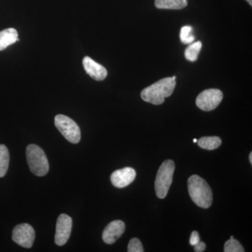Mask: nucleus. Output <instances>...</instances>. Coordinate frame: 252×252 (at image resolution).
Masks as SVG:
<instances>
[{"instance_id": "nucleus-1", "label": "nucleus", "mask_w": 252, "mask_h": 252, "mask_svg": "<svg viewBox=\"0 0 252 252\" xmlns=\"http://www.w3.org/2000/svg\"><path fill=\"white\" fill-rule=\"evenodd\" d=\"M176 81L172 77L164 78L146 88L141 93V97L145 102L159 105L163 103L175 90Z\"/></svg>"}, {"instance_id": "nucleus-2", "label": "nucleus", "mask_w": 252, "mask_h": 252, "mask_svg": "<svg viewBox=\"0 0 252 252\" xmlns=\"http://www.w3.org/2000/svg\"><path fill=\"white\" fill-rule=\"evenodd\" d=\"M189 195L195 205L207 209L212 205L213 195L206 181L198 175H192L188 180Z\"/></svg>"}, {"instance_id": "nucleus-3", "label": "nucleus", "mask_w": 252, "mask_h": 252, "mask_svg": "<svg viewBox=\"0 0 252 252\" xmlns=\"http://www.w3.org/2000/svg\"><path fill=\"white\" fill-rule=\"evenodd\" d=\"M26 157L31 172L38 177L45 176L49 172L47 158L42 149L35 144H30L26 149Z\"/></svg>"}, {"instance_id": "nucleus-4", "label": "nucleus", "mask_w": 252, "mask_h": 252, "mask_svg": "<svg viewBox=\"0 0 252 252\" xmlns=\"http://www.w3.org/2000/svg\"><path fill=\"white\" fill-rule=\"evenodd\" d=\"M175 169V162L172 160H165L160 165L155 181V190L158 198L163 199L167 196L172 185Z\"/></svg>"}, {"instance_id": "nucleus-5", "label": "nucleus", "mask_w": 252, "mask_h": 252, "mask_svg": "<svg viewBox=\"0 0 252 252\" xmlns=\"http://www.w3.org/2000/svg\"><path fill=\"white\" fill-rule=\"evenodd\" d=\"M55 126L63 137L72 144L81 140V130L77 123L67 116L59 114L55 117Z\"/></svg>"}, {"instance_id": "nucleus-6", "label": "nucleus", "mask_w": 252, "mask_h": 252, "mask_svg": "<svg viewBox=\"0 0 252 252\" xmlns=\"http://www.w3.org/2000/svg\"><path fill=\"white\" fill-rule=\"evenodd\" d=\"M223 99V93L219 89H207L200 93L197 97V107L201 110L209 112L216 109Z\"/></svg>"}, {"instance_id": "nucleus-7", "label": "nucleus", "mask_w": 252, "mask_h": 252, "mask_svg": "<svg viewBox=\"0 0 252 252\" xmlns=\"http://www.w3.org/2000/svg\"><path fill=\"white\" fill-rule=\"evenodd\" d=\"M35 239L34 228L28 223L17 225L13 230L12 240L20 246L31 248Z\"/></svg>"}, {"instance_id": "nucleus-8", "label": "nucleus", "mask_w": 252, "mask_h": 252, "mask_svg": "<svg viewBox=\"0 0 252 252\" xmlns=\"http://www.w3.org/2000/svg\"><path fill=\"white\" fill-rule=\"evenodd\" d=\"M72 228V220L70 217L62 214L58 218L55 243L59 246L65 245L70 237Z\"/></svg>"}, {"instance_id": "nucleus-9", "label": "nucleus", "mask_w": 252, "mask_h": 252, "mask_svg": "<svg viewBox=\"0 0 252 252\" xmlns=\"http://www.w3.org/2000/svg\"><path fill=\"white\" fill-rule=\"evenodd\" d=\"M135 177V170L132 167H127L113 172L110 180L114 187L122 189L130 185Z\"/></svg>"}, {"instance_id": "nucleus-10", "label": "nucleus", "mask_w": 252, "mask_h": 252, "mask_svg": "<svg viewBox=\"0 0 252 252\" xmlns=\"http://www.w3.org/2000/svg\"><path fill=\"white\" fill-rule=\"evenodd\" d=\"M126 229L125 223L121 220H115L109 223L104 228L102 239L106 244L112 245L120 238Z\"/></svg>"}, {"instance_id": "nucleus-11", "label": "nucleus", "mask_w": 252, "mask_h": 252, "mask_svg": "<svg viewBox=\"0 0 252 252\" xmlns=\"http://www.w3.org/2000/svg\"><path fill=\"white\" fill-rule=\"evenodd\" d=\"M84 69L89 76L96 81H102L107 77V71L103 66L96 63L90 57L86 56L83 60Z\"/></svg>"}, {"instance_id": "nucleus-12", "label": "nucleus", "mask_w": 252, "mask_h": 252, "mask_svg": "<svg viewBox=\"0 0 252 252\" xmlns=\"http://www.w3.org/2000/svg\"><path fill=\"white\" fill-rule=\"evenodd\" d=\"M17 41H19L18 32L14 28H8L0 32V51H3Z\"/></svg>"}, {"instance_id": "nucleus-13", "label": "nucleus", "mask_w": 252, "mask_h": 252, "mask_svg": "<svg viewBox=\"0 0 252 252\" xmlns=\"http://www.w3.org/2000/svg\"><path fill=\"white\" fill-rule=\"evenodd\" d=\"M188 5V0H156L155 6L160 9H182Z\"/></svg>"}, {"instance_id": "nucleus-14", "label": "nucleus", "mask_w": 252, "mask_h": 252, "mask_svg": "<svg viewBox=\"0 0 252 252\" xmlns=\"http://www.w3.org/2000/svg\"><path fill=\"white\" fill-rule=\"evenodd\" d=\"M198 146L202 149L207 150H214L220 147L221 144V140L220 137H203L198 141Z\"/></svg>"}, {"instance_id": "nucleus-15", "label": "nucleus", "mask_w": 252, "mask_h": 252, "mask_svg": "<svg viewBox=\"0 0 252 252\" xmlns=\"http://www.w3.org/2000/svg\"><path fill=\"white\" fill-rule=\"evenodd\" d=\"M9 164V153L7 147L0 144V177H4Z\"/></svg>"}, {"instance_id": "nucleus-16", "label": "nucleus", "mask_w": 252, "mask_h": 252, "mask_svg": "<svg viewBox=\"0 0 252 252\" xmlns=\"http://www.w3.org/2000/svg\"><path fill=\"white\" fill-rule=\"evenodd\" d=\"M202 48V43L200 41L194 42L191 45L189 46L186 49L185 55V58L190 62H195L198 59L199 53Z\"/></svg>"}, {"instance_id": "nucleus-17", "label": "nucleus", "mask_w": 252, "mask_h": 252, "mask_svg": "<svg viewBox=\"0 0 252 252\" xmlns=\"http://www.w3.org/2000/svg\"><path fill=\"white\" fill-rule=\"evenodd\" d=\"M192 30H193V28L191 26H184L181 29L180 39L184 44H190L195 39V37L191 34Z\"/></svg>"}, {"instance_id": "nucleus-18", "label": "nucleus", "mask_w": 252, "mask_h": 252, "mask_svg": "<svg viewBox=\"0 0 252 252\" xmlns=\"http://www.w3.org/2000/svg\"><path fill=\"white\" fill-rule=\"evenodd\" d=\"M223 251L225 252H244L245 250L238 240L232 238L225 242Z\"/></svg>"}, {"instance_id": "nucleus-19", "label": "nucleus", "mask_w": 252, "mask_h": 252, "mask_svg": "<svg viewBox=\"0 0 252 252\" xmlns=\"http://www.w3.org/2000/svg\"><path fill=\"white\" fill-rule=\"evenodd\" d=\"M128 252H143L144 248L140 240L137 238H132L130 240V243L127 247Z\"/></svg>"}, {"instance_id": "nucleus-20", "label": "nucleus", "mask_w": 252, "mask_h": 252, "mask_svg": "<svg viewBox=\"0 0 252 252\" xmlns=\"http://www.w3.org/2000/svg\"><path fill=\"white\" fill-rule=\"evenodd\" d=\"M198 242H200V236H199L198 232H192L191 235H190V240H189L190 245H192V246H194V245H196Z\"/></svg>"}, {"instance_id": "nucleus-21", "label": "nucleus", "mask_w": 252, "mask_h": 252, "mask_svg": "<svg viewBox=\"0 0 252 252\" xmlns=\"http://www.w3.org/2000/svg\"><path fill=\"white\" fill-rule=\"evenodd\" d=\"M206 245L203 242H198L196 245H194V250L196 252H203L205 251Z\"/></svg>"}, {"instance_id": "nucleus-22", "label": "nucleus", "mask_w": 252, "mask_h": 252, "mask_svg": "<svg viewBox=\"0 0 252 252\" xmlns=\"http://www.w3.org/2000/svg\"><path fill=\"white\" fill-rule=\"evenodd\" d=\"M250 158V163H252V152L250 153V158Z\"/></svg>"}, {"instance_id": "nucleus-23", "label": "nucleus", "mask_w": 252, "mask_h": 252, "mask_svg": "<svg viewBox=\"0 0 252 252\" xmlns=\"http://www.w3.org/2000/svg\"><path fill=\"white\" fill-rule=\"evenodd\" d=\"M246 1L250 4V6H252V0H246Z\"/></svg>"}, {"instance_id": "nucleus-24", "label": "nucleus", "mask_w": 252, "mask_h": 252, "mask_svg": "<svg viewBox=\"0 0 252 252\" xmlns=\"http://www.w3.org/2000/svg\"><path fill=\"white\" fill-rule=\"evenodd\" d=\"M197 142H198V140H197V139H194V140H193L194 143H197Z\"/></svg>"}, {"instance_id": "nucleus-25", "label": "nucleus", "mask_w": 252, "mask_h": 252, "mask_svg": "<svg viewBox=\"0 0 252 252\" xmlns=\"http://www.w3.org/2000/svg\"><path fill=\"white\" fill-rule=\"evenodd\" d=\"M172 79H175H175H176L175 76H174V77H172Z\"/></svg>"}]
</instances>
